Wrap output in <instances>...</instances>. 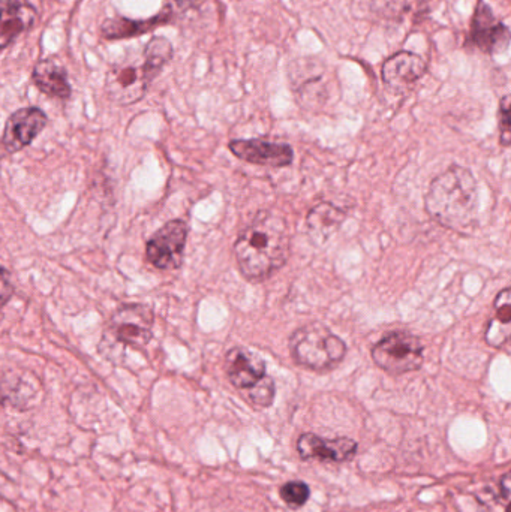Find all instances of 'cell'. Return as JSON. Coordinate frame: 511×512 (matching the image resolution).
<instances>
[{"label": "cell", "instance_id": "cell-1", "mask_svg": "<svg viewBox=\"0 0 511 512\" xmlns=\"http://www.w3.org/2000/svg\"><path fill=\"white\" fill-rule=\"evenodd\" d=\"M240 273L252 282H264L287 264L290 231L278 213L264 210L234 243Z\"/></svg>", "mask_w": 511, "mask_h": 512}, {"label": "cell", "instance_id": "cell-2", "mask_svg": "<svg viewBox=\"0 0 511 512\" xmlns=\"http://www.w3.org/2000/svg\"><path fill=\"white\" fill-rule=\"evenodd\" d=\"M426 212L446 230L471 234L477 228L479 192L468 168L452 165L432 180L425 198Z\"/></svg>", "mask_w": 511, "mask_h": 512}, {"label": "cell", "instance_id": "cell-3", "mask_svg": "<svg viewBox=\"0 0 511 512\" xmlns=\"http://www.w3.org/2000/svg\"><path fill=\"white\" fill-rule=\"evenodd\" d=\"M290 352L297 366L324 373L335 369L344 360L347 345L326 325L312 322L291 334Z\"/></svg>", "mask_w": 511, "mask_h": 512}, {"label": "cell", "instance_id": "cell-4", "mask_svg": "<svg viewBox=\"0 0 511 512\" xmlns=\"http://www.w3.org/2000/svg\"><path fill=\"white\" fill-rule=\"evenodd\" d=\"M422 340L407 331H395L384 337L372 349V360L392 376L416 372L423 364Z\"/></svg>", "mask_w": 511, "mask_h": 512}, {"label": "cell", "instance_id": "cell-5", "mask_svg": "<svg viewBox=\"0 0 511 512\" xmlns=\"http://www.w3.org/2000/svg\"><path fill=\"white\" fill-rule=\"evenodd\" d=\"M153 312L144 304H123L111 316L105 340L122 348L143 349L152 339Z\"/></svg>", "mask_w": 511, "mask_h": 512}, {"label": "cell", "instance_id": "cell-6", "mask_svg": "<svg viewBox=\"0 0 511 512\" xmlns=\"http://www.w3.org/2000/svg\"><path fill=\"white\" fill-rule=\"evenodd\" d=\"M186 239H188V225L185 221L174 219L167 222L147 242V261L159 270H176L183 262Z\"/></svg>", "mask_w": 511, "mask_h": 512}, {"label": "cell", "instance_id": "cell-7", "mask_svg": "<svg viewBox=\"0 0 511 512\" xmlns=\"http://www.w3.org/2000/svg\"><path fill=\"white\" fill-rule=\"evenodd\" d=\"M152 78L141 65H117L108 72L107 92L120 105L135 104L146 95Z\"/></svg>", "mask_w": 511, "mask_h": 512}, {"label": "cell", "instance_id": "cell-8", "mask_svg": "<svg viewBox=\"0 0 511 512\" xmlns=\"http://www.w3.org/2000/svg\"><path fill=\"white\" fill-rule=\"evenodd\" d=\"M471 41L488 54L504 53L509 48V27L495 18L491 6L483 0H480L471 23Z\"/></svg>", "mask_w": 511, "mask_h": 512}, {"label": "cell", "instance_id": "cell-9", "mask_svg": "<svg viewBox=\"0 0 511 512\" xmlns=\"http://www.w3.org/2000/svg\"><path fill=\"white\" fill-rule=\"evenodd\" d=\"M47 114L36 107L21 108L6 120L2 143L9 153H17L41 134L47 126Z\"/></svg>", "mask_w": 511, "mask_h": 512}, {"label": "cell", "instance_id": "cell-10", "mask_svg": "<svg viewBox=\"0 0 511 512\" xmlns=\"http://www.w3.org/2000/svg\"><path fill=\"white\" fill-rule=\"evenodd\" d=\"M296 448L302 460L345 463L356 457L359 445L350 438L326 439L315 433H303L297 439Z\"/></svg>", "mask_w": 511, "mask_h": 512}, {"label": "cell", "instance_id": "cell-11", "mask_svg": "<svg viewBox=\"0 0 511 512\" xmlns=\"http://www.w3.org/2000/svg\"><path fill=\"white\" fill-rule=\"evenodd\" d=\"M225 372L234 388L248 391L266 378V361L251 349L236 346L225 355Z\"/></svg>", "mask_w": 511, "mask_h": 512}, {"label": "cell", "instance_id": "cell-12", "mask_svg": "<svg viewBox=\"0 0 511 512\" xmlns=\"http://www.w3.org/2000/svg\"><path fill=\"white\" fill-rule=\"evenodd\" d=\"M230 150L236 158L264 167L284 168L294 161L293 149L288 144L272 143L258 138L231 141Z\"/></svg>", "mask_w": 511, "mask_h": 512}, {"label": "cell", "instance_id": "cell-13", "mask_svg": "<svg viewBox=\"0 0 511 512\" xmlns=\"http://www.w3.org/2000/svg\"><path fill=\"white\" fill-rule=\"evenodd\" d=\"M426 72L428 65L422 56L411 51H399L384 62L381 77L390 90L402 93L425 77Z\"/></svg>", "mask_w": 511, "mask_h": 512}, {"label": "cell", "instance_id": "cell-14", "mask_svg": "<svg viewBox=\"0 0 511 512\" xmlns=\"http://www.w3.org/2000/svg\"><path fill=\"white\" fill-rule=\"evenodd\" d=\"M39 379L30 372H8L0 379V402L18 411L35 408L41 399Z\"/></svg>", "mask_w": 511, "mask_h": 512}, {"label": "cell", "instance_id": "cell-15", "mask_svg": "<svg viewBox=\"0 0 511 512\" xmlns=\"http://www.w3.org/2000/svg\"><path fill=\"white\" fill-rule=\"evenodd\" d=\"M36 20L38 14L30 3L11 2L0 6V50H5L18 36L29 32Z\"/></svg>", "mask_w": 511, "mask_h": 512}, {"label": "cell", "instance_id": "cell-16", "mask_svg": "<svg viewBox=\"0 0 511 512\" xmlns=\"http://www.w3.org/2000/svg\"><path fill=\"white\" fill-rule=\"evenodd\" d=\"M345 212L330 203H321L309 212L306 230L314 245H324L333 233L341 227Z\"/></svg>", "mask_w": 511, "mask_h": 512}, {"label": "cell", "instance_id": "cell-17", "mask_svg": "<svg viewBox=\"0 0 511 512\" xmlns=\"http://www.w3.org/2000/svg\"><path fill=\"white\" fill-rule=\"evenodd\" d=\"M32 81L42 93L51 98H71L72 89L68 83V75L54 60H39L33 68Z\"/></svg>", "mask_w": 511, "mask_h": 512}, {"label": "cell", "instance_id": "cell-18", "mask_svg": "<svg viewBox=\"0 0 511 512\" xmlns=\"http://www.w3.org/2000/svg\"><path fill=\"white\" fill-rule=\"evenodd\" d=\"M171 20V9H162L161 14L149 18V20H129L125 17L111 18L105 21L101 27L102 36L105 39H123L140 36L146 32H152L155 27L167 24Z\"/></svg>", "mask_w": 511, "mask_h": 512}, {"label": "cell", "instance_id": "cell-19", "mask_svg": "<svg viewBox=\"0 0 511 512\" xmlns=\"http://www.w3.org/2000/svg\"><path fill=\"white\" fill-rule=\"evenodd\" d=\"M511 328V291L503 289L495 300L494 318L489 321L485 339L492 348H503L509 343Z\"/></svg>", "mask_w": 511, "mask_h": 512}, {"label": "cell", "instance_id": "cell-20", "mask_svg": "<svg viewBox=\"0 0 511 512\" xmlns=\"http://www.w3.org/2000/svg\"><path fill=\"white\" fill-rule=\"evenodd\" d=\"M173 45L164 36H153L143 51V65L152 80L158 77L165 65L173 59Z\"/></svg>", "mask_w": 511, "mask_h": 512}, {"label": "cell", "instance_id": "cell-21", "mask_svg": "<svg viewBox=\"0 0 511 512\" xmlns=\"http://www.w3.org/2000/svg\"><path fill=\"white\" fill-rule=\"evenodd\" d=\"M408 9L407 0H371V11L381 20L401 21Z\"/></svg>", "mask_w": 511, "mask_h": 512}, {"label": "cell", "instance_id": "cell-22", "mask_svg": "<svg viewBox=\"0 0 511 512\" xmlns=\"http://www.w3.org/2000/svg\"><path fill=\"white\" fill-rule=\"evenodd\" d=\"M279 495H281V499L287 504V507L297 510V508L305 507L306 502L311 498V489L303 481H290V483L281 487Z\"/></svg>", "mask_w": 511, "mask_h": 512}, {"label": "cell", "instance_id": "cell-23", "mask_svg": "<svg viewBox=\"0 0 511 512\" xmlns=\"http://www.w3.org/2000/svg\"><path fill=\"white\" fill-rule=\"evenodd\" d=\"M275 382L270 376H266L260 384L255 385L251 390L246 391V399L255 408H269L275 400Z\"/></svg>", "mask_w": 511, "mask_h": 512}, {"label": "cell", "instance_id": "cell-24", "mask_svg": "<svg viewBox=\"0 0 511 512\" xmlns=\"http://www.w3.org/2000/svg\"><path fill=\"white\" fill-rule=\"evenodd\" d=\"M498 123H500V143L501 146L509 147L511 143V123H510V96L506 95L500 102V113H498Z\"/></svg>", "mask_w": 511, "mask_h": 512}, {"label": "cell", "instance_id": "cell-25", "mask_svg": "<svg viewBox=\"0 0 511 512\" xmlns=\"http://www.w3.org/2000/svg\"><path fill=\"white\" fill-rule=\"evenodd\" d=\"M14 295V285L11 283L8 271L0 265V307L5 306Z\"/></svg>", "mask_w": 511, "mask_h": 512}]
</instances>
